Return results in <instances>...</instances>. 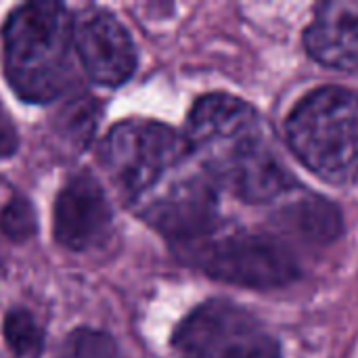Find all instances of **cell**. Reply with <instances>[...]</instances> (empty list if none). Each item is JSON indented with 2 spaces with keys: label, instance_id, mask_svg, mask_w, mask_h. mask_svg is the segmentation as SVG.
Returning a JSON list of instances; mask_svg holds the SVG:
<instances>
[{
  "label": "cell",
  "instance_id": "6da1fadb",
  "mask_svg": "<svg viewBox=\"0 0 358 358\" xmlns=\"http://www.w3.org/2000/svg\"><path fill=\"white\" fill-rule=\"evenodd\" d=\"M185 141L212 182L248 203L273 201L294 189L268 126L243 99L201 96L189 113Z\"/></svg>",
  "mask_w": 358,
  "mask_h": 358
},
{
  "label": "cell",
  "instance_id": "7a4b0ae2",
  "mask_svg": "<svg viewBox=\"0 0 358 358\" xmlns=\"http://www.w3.org/2000/svg\"><path fill=\"white\" fill-rule=\"evenodd\" d=\"M73 50L76 21L59 2L21 4L4 21V73L27 103H48L65 90Z\"/></svg>",
  "mask_w": 358,
  "mask_h": 358
},
{
  "label": "cell",
  "instance_id": "3957f363",
  "mask_svg": "<svg viewBox=\"0 0 358 358\" xmlns=\"http://www.w3.org/2000/svg\"><path fill=\"white\" fill-rule=\"evenodd\" d=\"M101 164L130 201L151 203L197 172L185 134L153 120H124L101 143Z\"/></svg>",
  "mask_w": 358,
  "mask_h": 358
},
{
  "label": "cell",
  "instance_id": "277c9868",
  "mask_svg": "<svg viewBox=\"0 0 358 358\" xmlns=\"http://www.w3.org/2000/svg\"><path fill=\"white\" fill-rule=\"evenodd\" d=\"M287 143L319 178L348 187L358 180V94L340 86L317 88L289 113Z\"/></svg>",
  "mask_w": 358,
  "mask_h": 358
},
{
  "label": "cell",
  "instance_id": "5b68a950",
  "mask_svg": "<svg viewBox=\"0 0 358 358\" xmlns=\"http://www.w3.org/2000/svg\"><path fill=\"white\" fill-rule=\"evenodd\" d=\"M201 273L241 287L271 289L298 279L300 266L289 248L273 237L216 224L199 239L176 248Z\"/></svg>",
  "mask_w": 358,
  "mask_h": 358
},
{
  "label": "cell",
  "instance_id": "8992f818",
  "mask_svg": "<svg viewBox=\"0 0 358 358\" xmlns=\"http://www.w3.org/2000/svg\"><path fill=\"white\" fill-rule=\"evenodd\" d=\"M172 346L178 358H281L277 338L229 300H210L189 313Z\"/></svg>",
  "mask_w": 358,
  "mask_h": 358
},
{
  "label": "cell",
  "instance_id": "52a82bcc",
  "mask_svg": "<svg viewBox=\"0 0 358 358\" xmlns=\"http://www.w3.org/2000/svg\"><path fill=\"white\" fill-rule=\"evenodd\" d=\"M55 239L71 252H88L105 243L111 233V206L90 172L67 180L55 201Z\"/></svg>",
  "mask_w": 358,
  "mask_h": 358
},
{
  "label": "cell",
  "instance_id": "ba28073f",
  "mask_svg": "<svg viewBox=\"0 0 358 358\" xmlns=\"http://www.w3.org/2000/svg\"><path fill=\"white\" fill-rule=\"evenodd\" d=\"M76 50L86 73L103 86L124 84L136 67L128 29L107 10H88L76 23Z\"/></svg>",
  "mask_w": 358,
  "mask_h": 358
},
{
  "label": "cell",
  "instance_id": "9c48e42d",
  "mask_svg": "<svg viewBox=\"0 0 358 358\" xmlns=\"http://www.w3.org/2000/svg\"><path fill=\"white\" fill-rule=\"evenodd\" d=\"M304 42L315 61L336 69H358V2L321 4Z\"/></svg>",
  "mask_w": 358,
  "mask_h": 358
},
{
  "label": "cell",
  "instance_id": "30bf717a",
  "mask_svg": "<svg viewBox=\"0 0 358 358\" xmlns=\"http://www.w3.org/2000/svg\"><path fill=\"white\" fill-rule=\"evenodd\" d=\"M281 227L304 241L329 243L340 233V216L327 199L304 197L296 206L283 210L279 218Z\"/></svg>",
  "mask_w": 358,
  "mask_h": 358
},
{
  "label": "cell",
  "instance_id": "8fae6325",
  "mask_svg": "<svg viewBox=\"0 0 358 358\" xmlns=\"http://www.w3.org/2000/svg\"><path fill=\"white\" fill-rule=\"evenodd\" d=\"M2 331L6 346L17 358H36L44 348L42 327L23 308H15L6 315Z\"/></svg>",
  "mask_w": 358,
  "mask_h": 358
},
{
  "label": "cell",
  "instance_id": "7c38bea8",
  "mask_svg": "<svg viewBox=\"0 0 358 358\" xmlns=\"http://www.w3.org/2000/svg\"><path fill=\"white\" fill-rule=\"evenodd\" d=\"M57 358H122V355L107 334L84 327L65 340Z\"/></svg>",
  "mask_w": 358,
  "mask_h": 358
},
{
  "label": "cell",
  "instance_id": "4fadbf2b",
  "mask_svg": "<svg viewBox=\"0 0 358 358\" xmlns=\"http://www.w3.org/2000/svg\"><path fill=\"white\" fill-rule=\"evenodd\" d=\"M36 231V216L31 206L23 197H13L6 201V206L0 210V233L15 241H27Z\"/></svg>",
  "mask_w": 358,
  "mask_h": 358
},
{
  "label": "cell",
  "instance_id": "5bb4252c",
  "mask_svg": "<svg viewBox=\"0 0 358 358\" xmlns=\"http://www.w3.org/2000/svg\"><path fill=\"white\" fill-rule=\"evenodd\" d=\"M96 107L90 96L86 99H73V103L61 111L63 117V130L69 138H73L78 145H86L88 138L94 132L96 126Z\"/></svg>",
  "mask_w": 358,
  "mask_h": 358
},
{
  "label": "cell",
  "instance_id": "9a60e30c",
  "mask_svg": "<svg viewBox=\"0 0 358 358\" xmlns=\"http://www.w3.org/2000/svg\"><path fill=\"white\" fill-rule=\"evenodd\" d=\"M17 149V130L15 124L10 122L8 113L0 105V157L13 155Z\"/></svg>",
  "mask_w": 358,
  "mask_h": 358
}]
</instances>
